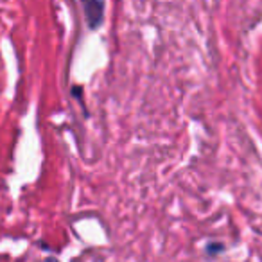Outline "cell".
<instances>
[{
	"label": "cell",
	"mask_w": 262,
	"mask_h": 262,
	"mask_svg": "<svg viewBox=\"0 0 262 262\" xmlns=\"http://www.w3.org/2000/svg\"><path fill=\"white\" fill-rule=\"evenodd\" d=\"M84 15H86L88 27L94 29L102 22V11H104V4L102 2H84Z\"/></svg>",
	"instance_id": "obj_1"
}]
</instances>
